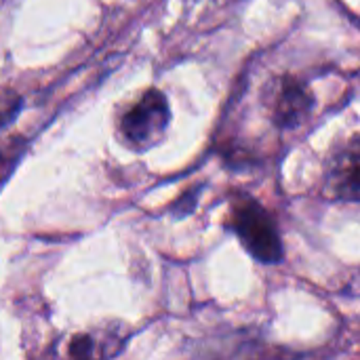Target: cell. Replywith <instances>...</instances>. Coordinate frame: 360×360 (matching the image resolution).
<instances>
[{
    "label": "cell",
    "mask_w": 360,
    "mask_h": 360,
    "mask_svg": "<svg viewBox=\"0 0 360 360\" xmlns=\"http://www.w3.org/2000/svg\"><path fill=\"white\" fill-rule=\"evenodd\" d=\"M196 198H198V188H196V190H192V192H188V194H184V196L175 202L173 213H175V215H179V217H184V215L192 213V211H194V207H196Z\"/></svg>",
    "instance_id": "8992f818"
},
{
    "label": "cell",
    "mask_w": 360,
    "mask_h": 360,
    "mask_svg": "<svg viewBox=\"0 0 360 360\" xmlns=\"http://www.w3.org/2000/svg\"><path fill=\"white\" fill-rule=\"evenodd\" d=\"M19 108H21V97L17 93H13L11 89H6L4 97H2V124L4 127L11 124V120L17 116Z\"/></svg>",
    "instance_id": "5b68a950"
},
{
    "label": "cell",
    "mask_w": 360,
    "mask_h": 360,
    "mask_svg": "<svg viewBox=\"0 0 360 360\" xmlns=\"http://www.w3.org/2000/svg\"><path fill=\"white\" fill-rule=\"evenodd\" d=\"M230 221L240 245L259 264H278L283 259V243L276 224L255 198H236L232 202Z\"/></svg>",
    "instance_id": "6da1fadb"
},
{
    "label": "cell",
    "mask_w": 360,
    "mask_h": 360,
    "mask_svg": "<svg viewBox=\"0 0 360 360\" xmlns=\"http://www.w3.org/2000/svg\"><path fill=\"white\" fill-rule=\"evenodd\" d=\"M171 120V108L162 91L148 89L118 120V137L120 141L135 150L146 152L156 146Z\"/></svg>",
    "instance_id": "7a4b0ae2"
},
{
    "label": "cell",
    "mask_w": 360,
    "mask_h": 360,
    "mask_svg": "<svg viewBox=\"0 0 360 360\" xmlns=\"http://www.w3.org/2000/svg\"><path fill=\"white\" fill-rule=\"evenodd\" d=\"M270 116L272 122L281 129H293L302 124L312 108H314V95L306 82H302L295 76H281L270 86Z\"/></svg>",
    "instance_id": "277c9868"
},
{
    "label": "cell",
    "mask_w": 360,
    "mask_h": 360,
    "mask_svg": "<svg viewBox=\"0 0 360 360\" xmlns=\"http://www.w3.org/2000/svg\"><path fill=\"white\" fill-rule=\"evenodd\" d=\"M323 190L333 200L360 202V133L331 150L325 162Z\"/></svg>",
    "instance_id": "3957f363"
}]
</instances>
